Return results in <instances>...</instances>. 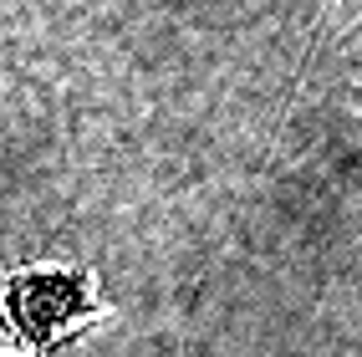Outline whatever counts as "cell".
<instances>
[{
  "instance_id": "6da1fadb",
  "label": "cell",
  "mask_w": 362,
  "mask_h": 357,
  "mask_svg": "<svg viewBox=\"0 0 362 357\" xmlns=\"http://www.w3.org/2000/svg\"><path fill=\"white\" fill-rule=\"evenodd\" d=\"M92 312H98V291H92V281L82 271L31 266V271H16L0 286V317H6V327L41 352H52Z\"/></svg>"
},
{
  "instance_id": "7a4b0ae2",
  "label": "cell",
  "mask_w": 362,
  "mask_h": 357,
  "mask_svg": "<svg viewBox=\"0 0 362 357\" xmlns=\"http://www.w3.org/2000/svg\"><path fill=\"white\" fill-rule=\"evenodd\" d=\"M0 357H11V352H0Z\"/></svg>"
}]
</instances>
